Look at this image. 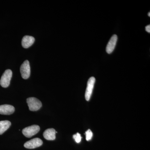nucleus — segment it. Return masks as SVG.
Segmentation results:
<instances>
[{
    "instance_id": "obj_1",
    "label": "nucleus",
    "mask_w": 150,
    "mask_h": 150,
    "mask_svg": "<svg viewBox=\"0 0 150 150\" xmlns=\"http://www.w3.org/2000/svg\"><path fill=\"white\" fill-rule=\"evenodd\" d=\"M27 103L29 110L31 111H37L42 107V103L37 98L30 97L27 99Z\"/></svg>"
},
{
    "instance_id": "obj_2",
    "label": "nucleus",
    "mask_w": 150,
    "mask_h": 150,
    "mask_svg": "<svg viewBox=\"0 0 150 150\" xmlns=\"http://www.w3.org/2000/svg\"><path fill=\"white\" fill-rule=\"evenodd\" d=\"M12 76V72L11 70H6L4 72L0 80V84L4 88H7L9 86L11 79Z\"/></svg>"
},
{
    "instance_id": "obj_3",
    "label": "nucleus",
    "mask_w": 150,
    "mask_h": 150,
    "mask_svg": "<svg viewBox=\"0 0 150 150\" xmlns=\"http://www.w3.org/2000/svg\"><path fill=\"white\" fill-rule=\"evenodd\" d=\"M40 128L38 125H32L24 128L22 130L23 134L27 138H30L35 135L40 131Z\"/></svg>"
},
{
    "instance_id": "obj_4",
    "label": "nucleus",
    "mask_w": 150,
    "mask_h": 150,
    "mask_svg": "<svg viewBox=\"0 0 150 150\" xmlns=\"http://www.w3.org/2000/svg\"><path fill=\"white\" fill-rule=\"evenodd\" d=\"M95 81L96 79L94 77H91L88 81L87 86L85 93V98L87 101H89L90 99Z\"/></svg>"
},
{
    "instance_id": "obj_5",
    "label": "nucleus",
    "mask_w": 150,
    "mask_h": 150,
    "mask_svg": "<svg viewBox=\"0 0 150 150\" xmlns=\"http://www.w3.org/2000/svg\"><path fill=\"white\" fill-rule=\"evenodd\" d=\"M20 71L22 77L24 79H27L30 76V69L29 62L28 60L25 61L20 68Z\"/></svg>"
},
{
    "instance_id": "obj_6",
    "label": "nucleus",
    "mask_w": 150,
    "mask_h": 150,
    "mask_svg": "<svg viewBox=\"0 0 150 150\" xmlns=\"http://www.w3.org/2000/svg\"><path fill=\"white\" fill-rule=\"evenodd\" d=\"M43 144V141L39 138H35L26 142L24 144L25 147L28 149H33L39 147Z\"/></svg>"
},
{
    "instance_id": "obj_7",
    "label": "nucleus",
    "mask_w": 150,
    "mask_h": 150,
    "mask_svg": "<svg viewBox=\"0 0 150 150\" xmlns=\"http://www.w3.org/2000/svg\"><path fill=\"white\" fill-rule=\"evenodd\" d=\"M117 40H118V36L115 34L112 35L110 38L106 48V51L108 54H110L114 51L115 45L117 43Z\"/></svg>"
},
{
    "instance_id": "obj_8",
    "label": "nucleus",
    "mask_w": 150,
    "mask_h": 150,
    "mask_svg": "<svg viewBox=\"0 0 150 150\" xmlns=\"http://www.w3.org/2000/svg\"><path fill=\"white\" fill-rule=\"evenodd\" d=\"M14 111V107L12 105L6 104L0 105V114L2 115H11Z\"/></svg>"
},
{
    "instance_id": "obj_9",
    "label": "nucleus",
    "mask_w": 150,
    "mask_h": 150,
    "mask_svg": "<svg viewBox=\"0 0 150 150\" xmlns=\"http://www.w3.org/2000/svg\"><path fill=\"white\" fill-rule=\"evenodd\" d=\"M35 41V38L32 36L25 35L22 40V45L23 48H27L32 46Z\"/></svg>"
},
{
    "instance_id": "obj_10",
    "label": "nucleus",
    "mask_w": 150,
    "mask_h": 150,
    "mask_svg": "<svg viewBox=\"0 0 150 150\" xmlns=\"http://www.w3.org/2000/svg\"><path fill=\"white\" fill-rule=\"evenodd\" d=\"M57 133L54 129H47L43 133V137L46 140L53 141L56 139V134Z\"/></svg>"
},
{
    "instance_id": "obj_11",
    "label": "nucleus",
    "mask_w": 150,
    "mask_h": 150,
    "mask_svg": "<svg viewBox=\"0 0 150 150\" xmlns=\"http://www.w3.org/2000/svg\"><path fill=\"white\" fill-rule=\"evenodd\" d=\"M11 126L10 121H0V135L4 134Z\"/></svg>"
},
{
    "instance_id": "obj_12",
    "label": "nucleus",
    "mask_w": 150,
    "mask_h": 150,
    "mask_svg": "<svg viewBox=\"0 0 150 150\" xmlns=\"http://www.w3.org/2000/svg\"><path fill=\"white\" fill-rule=\"evenodd\" d=\"M85 134L86 136V140L87 141H89L92 138L93 134L91 130L88 129L85 132Z\"/></svg>"
},
{
    "instance_id": "obj_13",
    "label": "nucleus",
    "mask_w": 150,
    "mask_h": 150,
    "mask_svg": "<svg viewBox=\"0 0 150 150\" xmlns=\"http://www.w3.org/2000/svg\"><path fill=\"white\" fill-rule=\"evenodd\" d=\"M73 138L77 143H79L81 142L82 137H81V134L77 133L73 136Z\"/></svg>"
},
{
    "instance_id": "obj_14",
    "label": "nucleus",
    "mask_w": 150,
    "mask_h": 150,
    "mask_svg": "<svg viewBox=\"0 0 150 150\" xmlns=\"http://www.w3.org/2000/svg\"><path fill=\"white\" fill-rule=\"evenodd\" d=\"M146 31H147V32L149 33H150V25H147L146 26Z\"/></svg>"
},
{
    "instance_id": "obj_15",
    "label": "nucleus",
    "mask_w": 150,
    "mask_h": 150,
    "mask_svg": "<svg viewBox=\"0 0 150 150\" xmlns=\"http://www.w3.org/2000/svg\"><path fill=\"white\" fill-rule=\"evenodd\" d=\"M148 16H149V17L150 16V12H149V13H148Z\"/></svg>"
}]
</instances>
